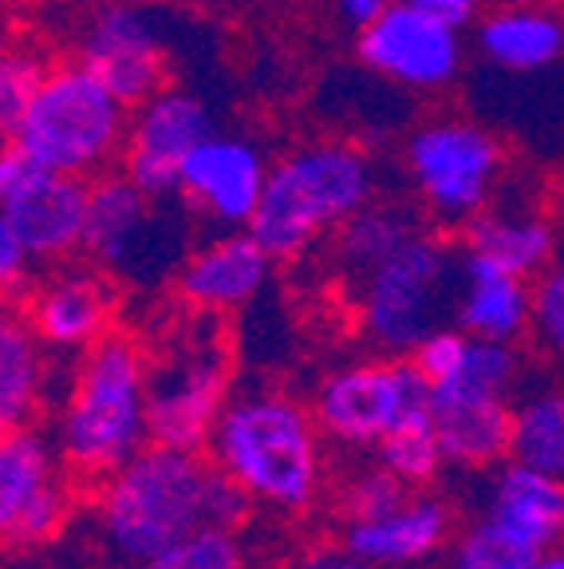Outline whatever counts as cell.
Segmentation results:
<instances>
[{
    "mask_svg": "<svg viewBox=\"0 0 564 569\" xmlns=\"http://www.w3.org/2000/svg\"><path fill=\"white\" fill-rule=\"evenodd\" d=\"M205 455L253 498V507L309 515L324 495V431L312 416V403H300L289 391L230 396L210 431Z\"/></svg>",
    "mask_w": 564,
    "mask_h": 569,
    "instance_id": "cell-1",
    "label": "cell"
},
{
    "mask_svg": "<svg viewBox=\"0 0 564 569\" xmlns=\"http://www.w3.org/2000/svg\"><path fill=\"white\" fill-rule=\"evenodd\" d=\"M150 443L147 348L127 332H107L80 352L71 372L56 455L75 482H103Z\"/></svg>",
    "mask_w": 564,
    "mask_h": 569,
    "instance_id": "cell-2",
    "label": "cell"
},
{
    "mask_svg": "<svg viewBox=\"0 0 564 569\" xmlns=\"http://www.w3.org/2000/svg\"><path fill=\"white\" fill-rule=\"evenodd\" d=\"M210 479L205 451L147 443L95 490V526L107 553L119 566H134L202 530Z\"/></svg>",
    "mask_w": 564,
    "mask_h": 569,
    "instance_id": "cell-3",
    "label": "cell"
},
{
    "mask_svg": "<svg viewBox=\"0 0 564 569\" xmlns=\"http://www.w3.org/2000/svg\"><path fill=\"white\" fill-rule=\"evenodd\" d=\"M375 194V167L352 142H309L269 167L245 230L273 261L316 246Z\"/></svg>",
    "mask_w": 564,
    "mask_h": 569,
    "instance_id": "cell-4",
    "label": "cell"
},
{
    "mask_svg": "<svg viewBox=\"0 0 564 569\" xmlns=\"http://www.w3.org/2000/svg\"><path fill=\"white\" fill-rule=\"evenodd\" d=\"M459 253L439 233L419 230L355 281V320L380 356H411L423 337L454 325Z\"/></svg>",
    "mask_w": 564,
    "mask_h": 569,
    "instance_id": "cell-5",
    "label": "cell"
},
{
    "mask_svg": "<svg viewBox=\"0 0 564 569\" xmlns=\"http://www.w3.org/2000/svg\"><path fill=\"white\" fill-rule=\"evenodd\" d=\"M233 396V356L210 312L185 320L147 352L150 443L205 451L221 408Z\"/></svg>",
    "mask_w": 564,
    "mask_h": 569,
    "instance_id": "cell-6",
    "label": "cell"
},
{
    "mask_svg": "<svg viewBox=\"0 0 564 569\" xmlns=\"http://www.w3.org/2000/svg\"><path fill=\"white\" fill-rule=\"evenodd\" d=\"M12 139L60 174H103L123 154L127 107L83 60L52 63Z\"/></svg>",
    "mask_w": 564,
    "mask_h": 569,
    "instance_id": "cell-7",
    "label": "cell"
},
{
    "mask_svg": "<svg viewBox=\"0 0 564 569\" xmlns=\"http://www.w3.org/2000/svg\"><path fill=\"white\" fill-rule=\"evenodd\" d=\"M83 253L103 273L139 284L178 273L190 258L182 222L159 210V198L139 190L127 174H95V182H88Z\"/></svg>",
    "mask_w": 564,
    "mask_h": 569,
    "instance_id": "cell-8",
    "label": "cell"
},
{
    "mask_svg": "<svg viewBox=\"0 0 564 569\" xmlns=\"http://www.w3.org/2000/svg\"><path fill=\"white\" fill-rule=\"evenodd\" d=\"M406 170L426 210L446 226H466L490 206L502 174V147L470 119H434L406 139Z\"/></svg>",
    "mask_w": 564,
    "mask_h": 569,
    "instance_id": "cell-9",
    "label": "cell"
},
{
    "mask_svg": "<svg viewBox=\"0 0 564 569\" xmlns=\"http://www.w3.org/2000/svg\"><path fill=\"white\" fill-rule=\"evenodd\" d=\"M431 403V383L415 372L406 356L355 360L328 372L312 396V416L328 443L375 451L406 411Z\"/></svg>",
    "mask_w": 564,
    "mask_h": 569,
    "instance_id": "cell-10",
    "label": "cell"
},
{
    "mask_svg": "<svg viewBox=\"0 0 564 569\" xmlns=\"http://www.w3.org/2000/svg\"><path fill=\"white\" fill-rule=\"evenodd\" d=\"M0 210L32 261H68L83 249L88 178L36 162L17 139H0Z\"/></svg>",
    "mask_w": 564,
    "mask_h": 569,
    "instance_id": "cell-11",
    "label": "cell"
},
{
    "mask_svg": "<svg viewBox=\"0 0 564 569\" xmlns=\"http://www.w3.org/2000/svg\"><path fill=\"white\" fill-rule=\"evenodd\" d=\"M355 52L383 80L431 91L454 80L462 63V40L459 28L446 20L431 17L406 0H391L380 17L360 28Z\"/></svg>",
    "mask_w": 564,
    "mask_h": 569,
    "instance_id": "cell-12",
    "label": "cell"
},
{
    "mask_svg": "<svg viewBox=\"0 0 564 569\" xmlns=\"http://www.w3.org/2000/svg\"><path fill=\"white\" fill-rule=\"evenodd\" d=\"M127 119L123 139V174L150 198L178 194L185 154L194 151L205 134H213L210 107L182 88H159Z\"/></svg>",
    "mask_w": 564,
    "mask_h": 569,
    "instance_id": "cell-13",
    "label": "cell"
},
{
    "mask_svg": "<svg viewBox=\"0 0 564 569\" xmlns=\"http://www.w3.org/2000/svg\"><path fill=\"white\" fill-rule=\"evenodd\" d=\"M80 60L107 83V91L131 111L167 83V48L159 24L139 0H111L88 20Z\"/></svg>",
    "mask_w": 564,
    "mask_h": 569,
    "instance_id": "cell-14",
    "label": "cell"
},
{
    "mask_svg": "<svg viewBox=\"0 0 564 569\" xmlns=\"http://www.w3.org/2000/svg\"><path fill=\"white\" fill-rule=\"evenodd\" d=\"M454 530H459V518L446 498L415 487L387 515L344 522L340 542L371 569H415L446 553Z\"/></svg>",
    "mask_w": 564,
    "mask_h": 569,
    "instance_id": "cell-15",
    "label": "cell"
},
{
    "mask_svg": "<svg viewBox=\"0 0 564 569\" xmlns=\"http://www.w3.org/2000/svg\"><path fill=\"white\" fill-rule=\"evenodd\" d=\"M269 162L253 142L238 134H205L185 154L178 174V194L221 226H245L265 190Z\"/></svg>",
    "mask_w": 564,
    "mask_h": 569,
    "instance_id": "cell-16",
    "label": "cell"
},
{
    "mask_svg": "<svg viewBox=\"0 0 564 569\" xmlns=\"http://www.w3.org/2000/svg\"><path fill=\"white\" fill-rule=\"evenodd\" d=\"M115 281L99 266L91 269H60L40 281L28 297L24 312L32 320L36 337L56 352H83L99 337L111 332L115 320Z\"/></svg>",
    "mask_w": 564,
    "mask_h": 569,
    "instance_id": "cell-17",
    "label": "cell"
},
{
    "mask_svg": "<svg viewBox=\"0 0 564 569\" xmlns=\"http://www.w3.org/2000/svg\"><path fill=\"white\" fill-rule=\"evenodd\" d=\"M513 396L431 383V419L439 436L442 462L454 471H494L510 459Z\"/></svg>",
    "mask_w": 564,
    "mask_h": 569,
    "instance_id": "cell-18",
    "label": "cell"
},
{
    "mask_svg": "<svg viewBox=\"0 0 564 569\" xmlns=\"http://www.w3.org/2000/svg\"><path fill=\"white\" fill-rule=\"evenodd\" d=\"M273 277V258H269L253 233H221L194 249L178 269V293L194 312H238L265 293Z\"/></svg>",
    "mask_w": 564,
    "mask_h": 569,
    "instance_id": "cell-19",
    "label": "cell"
},
{
    "mask_svg": "<svg viewBox=\"0 0 564 569\" xmlns=\"http://www.w3.org/2000/svg\"><path fill=\"white\" fill-rule=\"evenodd\" d=\"M477 518L513 542L545 553L564 542V482L530 462L505 459L490 471Z\"/></svg>",
    "mask_w": 564,
    "mask_h": 569,
    "instance_id": "cell-20",
    "label": "cell"
},
{
    "mask_svg": "<svg viewBox=\"0 0 564 569\" xmlns=\"http://www.w3.org/2000/svg\"><path fill=\"white\" fill-rule=\"evenodd\" d=\"M533 284L513 273L502 261L485 258L477 249H462L459 289H454V325L470 337L517 345L530 332Z\"/></svg>",
    "mask_w": 564,
    "mask_h": 569,
    "instance_id": "cell-21",
    "label": "cell"
},
{
    "mask_svg": "<svg viewBox=\"0 0 564 569\" xmlns=\"http://www.w3.org/2000/svg\"><path fill=\"white\" fill-rule=\"evenodd\" d=\"M44 340L12 297H0V436L32 427L48 388Z\"/></svg>",
    "mask_w": 564,
    "mask_h": 569,
    "instance_id": "cell-22",
    "label": "cell"
},
{
    "mask_svg": "<svg viewBox=\"0 0 564 569\" xmlns=\"http://www.w3.org/2000/svg\"><path fill=\"white\" fill-rule=\"evenodd\" d=\"M477 48L505 71H541L564 56V20L548 4H497L477 24Z\"/></svg>",
    "mask_w": 564,
    "mask_h": 569,
    "instance_id": "cell-23",
    "label": "cell"
},
{
    "mask_svg": "<svg viewBox=\"0 0 564 569\" xmlns=\"http://www.w3.org/2000/svg\"><path fill=\"white\" fill-rule=\"evenodd\" d=\"M60 467L56 443L44 431L20 427L0 436V546H17V530L28 507L48 482L60 479Z\"/></svg>",
    "mask_w": 564,
    "mask_h": 569,
    "instance_id": "cell-24",
    "label": "cell"
},
{
    "mask_svg": "<svg viewBox=\"0 0 564 569\" xmlns=\"http://www.w3.org/2000/svg\"><path fill=\"white\" fill-rule=\"evenodd\" d=\"M423 226H419V213L411 206L363 202L332 230V266L352 281H360L363 273H371L383 258H391Z\"/></svg>",
    "mask_w": 564,
    "mask_h": 569,
    "instance_id": "cell-25",
    "label": "cell"
},
{
    "mask_svg": "<svg viewBox=\"0 0 564 569\" xmlns=\"http://www.w3.org/2000/svg\"><path fill=\"white\" fill-rule=\"evenodd\" d=\"M466 249L502 261L521 277H537L556 258V233L541 213L525 210H490L474 213L466 226Z\"/></svg>",
    "mask_w": 564,
    "mask_h": 569,
    "instance_id": "cell-26",
    "label": "cell"
},
{
    "mask_svg": "<svg viewBox=\"0 0 564 569\" xmlns=\"http://www.w3.org/2000/svg\"><path fill=\"white\" fill-rule=\"evenodd\" d=\"M510 459L530 462L564 482V380L541 383L513 400Z\"/></svg>",
    "mask_w": 564,
    "mask_h": 569,
    "instance_id": "cell-27",
    "label": "cell"
},
{
    "mask_svg": "<svg viewBox=\"0 0 564 569\" xmlns=\"http://www.w3.org/2000/svg\"><path fill=\"white\" fill-rule=\"evenodd\" d=\"M375 459H380L391 475H399L406 487H431L442 475V467H446L439 451V436H434L431 403L406 411L387 436L375 443Z\"/></svg>",
    "mask_w": 564,
    "mask_h": 569,
    "instance_id": "cell-28",
    "label": "cell"
},
{
    "mask_svg": "<svg viewBox=\"0 0 564 569\" xmlns=\"http://www.w3.org/2000/svg\"><path fill=\"white\" fill-rule=\"evenodd\" d=\"M537 558V550L505 538L485 518L459 526L446 546V569H533Z\"/></svg>",
    "mask_w": 564,
    "mask_h": 569,
    "instance_id": "cell-29",
    "label": "cell"
},
{
    "mask_svg": "<svg viewBox=\"0 0 564 569\" xmlns=\"http://www.w3.org/2000/svg\"><path fill=\"white\" fill-rule=\"evenodd\" d=\"M127 569H245V546H241L238 530L202 526V530L185 533L182 542Z\"/></svg>",
    "mask_w": 564,
    "mask_h": 569,
    "instance_id": "cell-30",
    "label": "cell"
},
{
    "mask_svg": "<svg viewBox=\"0 0 564 569\" xmlns=\"http://www.w3.org/2000/svg\"><path fill=\"white\" fill-rule=\"evenodd\" d=\"M415 487H406L399 475H391L380 459L371 467H360L355 475H348V482L335 495V507L344 515V522H355V518H380L387 510H395L406 495Z\"/></svg>",
    "mask_w": 564,
    "mask_h": 569,
    "instance_id": "cell-31",
    "label": "cell"
},
{
    "mask_svg": "<svg viewBox=\"0 0 564 569\" xmlns=\"http://www.w3.org/2000/svg\"><path fill=\"white\" fill-rule=\"evenodd\" d=\"M530 332L541 345V352L564 368V258L561 261L553 258L537 277H533Z\"/></svg>",
    "mask_w": 564,
    "mask_h": 569,
    "instance_id": "cell-32",
    "label": "cell"
},
{
    "mask_svg": "<svg viewBox=\"0 0 564 569\" xmlns=\"http://www.w3.org/2000/svg\"><path fill=\"white\" fill-rule=\"evenodd\" d=\"M48 63L40 56H28V52H12L4 71H0V139H12L24 119L28 103H32L36 88L44 80Z\"/></svg>",
    "mask_w": 564,
    "mask_h": 569,
    "instance_id": "cell-33",
    "label": "cell"
},
{
    "mask_svg": "<svg viewBox=\"0 0 564 569\" xmlns=\"http://www.w3.org/2000/svg\"><path fill=\"white\" fill-rule=\"evenodd\" d=\"M466 345H470V332H462L459 325H442V329H434L431 337L419 340L415 352L406 356V360L415 365V372L423 376L426 383H439L462 365Z\"/></svg>",
    "mask_w": 564,
    "mask_h": 569,
    "instance_id": "cell-34",
    "label": "cell"
},
{
    "mask_svg": "<svg viewBox=\"0 0 564 569\" xmlns=\"http://www.w3.org/2000/svg\"><path fill=\"white\" fill-rule=\"evenodd\" d=\"M28 269H32V258H28L24 241L12 230L9 213L0 210V297H12L17 289H24Z\"/></svg>",
    "mask_w": 564,
    "mask_h": 569,
    "instance_id": "cell-35",
    "label": "cell"
},
{
    "mask_svg": "<svg viewBox=\"0 0 564 569\" xmlns=\"http://www.w3.org/2000/svg\"><path fill=\"white\" fill-rule=\"evenodd\" d=\"M289 569H371V566L355 558L344 542H320L309 546L304 553H296Z\"/></svg>",
    "mask_w": 564,
    "mask_h": 569,
    "instance_id": "cell-36",
    "label": "cell"
},
{
    "mask_svg": "<svg viewBox=\"0 0 564 569\" xmlns=\"http://www.w3.org/2000/svg\"><path fill=\"white\" fill-rule=\"evenodd\" d=\"M406 4H415V9H423V12H431V17L446 20V24L462 28L477 17V4H482V0H406Z\"/></svg>",
    "mask_w": 564,
    "mask_h": 569,
    "instance_id": "cell-37",
    "label": "cell"
},
{
    "mask_svg": "<svg viewBox=\"0 0 564 569\" xmlns=\"http://www.w3.org/2000/svg\"><path fill=\"white\" fill-rule=\"evenodd\" d=\"M335 4H340V12H344L348 24L363 28V24H371V20L380 17L391 0H335Z\"/></svg>",
    "mask_w": 564,
    "mask_h": 569,
    "instance_id": "cell-38",
    "label": "cell"
},
{
    "mask_svg": "<svg viewBox=\"0 0 564 569\" xmlns=\"http://www.w3.org/2000/svg\"><path fill=\"white\" fill-rule=\"evenodd\" d=\"M533 569H564V546H553V550H545Z\"/></svg>",
    "mask_w": 564,
    "mask_h": 569,
    "instance_id": "cell-39",
    "label": "cell"
},
{
    "mask_svg": "<svg viewBox=\"0 0 564 569\" xmlns=\"http://www.w3.org/2000/svg\"><path fill=\"white\" fill-rule=\"evenodd\" d=\"M9 56H12L9 40H4V36H0V71H4V63H9Z\"/></svg>",
    "mask_w": 564,
    "mask_h": 569,
    "instance_id": "cell-40",
    "label": "cell"
},
{
    "mask_svg": "<svg viewBox=\"0 0 564 569\" xmlns=\"http://www.w3.org/2000/svg\"><path fill=\"white\" fill-rule=\"evenodd\" d=\"M497 4H553V0H497Z\"/></svg>",
    "mask_w": 564,
    "mask_h": 569,
    "instance_id": "cell-41",
    "label": "cell"
},
{
    "mask_svg": "<svg viewBox=\"0 0 564 569\" xmlns=\"http://www.w3.org/2000/svg\"><path fill=\"white\" fill-rule=\"evenodd\" d=\"M139 4H154V0H139Z\"/></svg>",
    "mask_w": 564,
    "mask_h": 569,
    "instance_id": "cell-42",
    "label": "cell"
}]
</instances>
